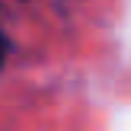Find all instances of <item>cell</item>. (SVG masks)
I'll use <instances>...</instances> for the list:
<instances>
[{
	"instance_id": "6da1fadb",
	"label": "cell",
	"mask_w": 131,
	"mask_h": 131,
	"mask_svg": "<svg viewBox=\"0 0 131 131\" xmlns=\"http://www.w3.org/2000/svg\"><path fill=\"white\" fill-rule=\"evenodd\" d=\"M3 64H6V35L0 29V70H3Z\"/></svg>"
}]
</instances>
